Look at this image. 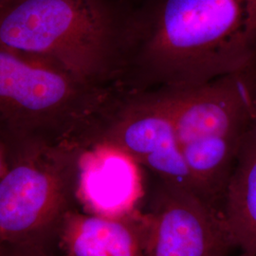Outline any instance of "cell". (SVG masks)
<instances>
[{
	"label": "cell",
	"instance_id": "obj_10",
	"mask_svg": "<svg viewBox=\"0 0 256 256\" xmlns=\"http://www.w3.org/2000/svg\"><path fill=\"white\" fill-rule=\"evenodd\" d=\"M238 250L256 256V120L242 140L221 204Z\"/></svg>",
	"mask_w": 256,
	"mask_h": 256
},
{
	"label": "cell",
	"instance_id": "obj_5",
	"mask_svg": "<svg viewBox=\"0 0 256 256\" xmlns=\"http://www.w3.org/2000/svg\"><path fill=\"white\" fill-rule=\"evenodd\" d=\"M80 146H27L9 149L0 180V250H46L56 244L64 216L79 209L76 196Z\"/></svg>",
	"mask_w": 256,
	"mask_h": 256
},
{
	"label": "cell",
	"instance_id": "obj_12",
	"mask_svg": "<svg viewBox=\"0 0 256 256\" xmlns=\"http://www.w3.org/2000/svg\"><path fill=\"white\" fill-rule=\"evenodd\" d=\"M0 256H52L46 250L32 248H4L0 250Z\"/></svg>",
	"mask_w": 256,
	"mask_h": 256
},
{
	"label": "cell",
	"instance_id": "obj_3",
	"mask_svg": "<svg viewBox=\"0 0 256 256\" xmlns=\"http://www.w3.org/2000/svg\"><path fill=\"white\" fill-rule=\"evenodd\" d=\"M118 92L0 45V138L8 149L80 144L98 128Z\"/></svg>",
	"mask_w": 256,
	"mask_h": 256
},
{
	"label": "cell",
	"instance_id": "obj_11",
	"mask_svg": "<svg viewBox=\"0 0 256 256\" xmlns=\"http://www.w3.org/2000/svg\"><path fill=\"white\" fill-rule=\"evenodd\" d=\"M238 74L247 92L248 98L256 120V58L244 70Z\"/></svg>",
	"mask_w": 256,
	"mask_h": 256
},
{
	"label": "cell",
	"instance_id": "obj_2",
	"mask_svg": "<svg viewBox=\"0 0 256 256\" xmlns=\"http://www.w3.org/2000/svg\"><path fill=\"white\" fill-rule=\"evenodd\" d=\"M133 7L128 0H12L0 7V45L93 86H116Z\"/></svg>",
	"mask_w": 256,
	"mask_h": 256
},
{
	"label": "cell",
	"instance_id": "obj_4",
	"mask_svg": "<svg viewBox=\"0 0 256 256\" xmlns=\"http://www.w3.org/2000/svg\"><path fill=\"white\" fill-rule=\"evenodd\" d=\"M167 90L185 164L202 194L221 212L239 148L254 120L240 76Z\"/></svg>",
	"mask_w": 256,
	"mask_h": 256
},
{
	"label": "cell",
	"instance_id": "obj_9",
	"mask_svg": "<svg viewBox=\"0 0 256 256\" xmlns=\"http://www.w3.org/2000/svg\"><path fill=\"white\" fill-rule=\"evenodd\" d=\"M151 218L138 210L119 218L70 210L62 220L56 245L64 256H147Z\"/></svg>",
	"mask_w": 256,
	"mask_h": 256
},
{
	"label": "cell",
	"instance_id": "obj_13",
	"mask_svg": "<svg viewBox=\"0 0 256 256\" xmlns=\"http://www.w3.org/2000/svg\"><path fill=\"white\" fill-rule=\"evenodd\" d=\"M10 165V152L7 146L0 138V180L6 174Z\"/></svg>",
	"mask_w": 256,
	"mask_h": 256
},
{
	"label": "cell",
	"instance_id": "obj_1",
	"mask_svg": "<svg viewBox=\"0 0 256 256\" xmlns=\"http://www.w3.org/2000/svg\"><path fill=\"white\" fill-rule=\"evenodd\" d=\"M256 58V0H140L117 86L183 90L240 74Z\"/></svg>",
	"mask_w": 256,
	"mask_h": 256
},
{
	"label": "cell",
	"instance_id": "obj_8",
	"mask_svg": "<svg viewBox=\"0 0 256 256\" xmlns=\"http://www.w3.org/2000/svg\"><path fill=\"white\" fill-rule=\"evenodd\" d=\"M144 170L119 147L96 138L88 140L80 146L78 155V206L84 212L108 218L140 210L148 189Z\"/></svg>",
	"mask_w": 256,
	"mask_h": 256
},
{
	"label": "cell",
	"instance_id": "obj_6",
	"mask_svg": "<svg viewBox=\"0 0 256 256\" xmlns=\"http://www.w3.org/2000/svg\"><path fill=\"white\" fill-rule=\"evenodd\" d=\"M94 138L119 147L154 176L208 200L196 186L183 158L167 90L119 88L92 138Z\"/></svg>",
	"mask_w": 256,
	"mask_h": 256
},
{
	"label": "cell",
	"instance_id": "obj_7",
	"mask_svg": "<svg viewBox=\"0 0 256 256\" xmlns=\"http://www.w3.org/2000/svg\"><path fill=\"white\" fill-rule=\"evenodd\" d=\"M147 189V256H229L238 248L220 210L198 194L154 176Z\"/></svg>",
	"mask_w": 256,
	"mask_h": 256
},
{
	"label": "cell",
	"instance_id": "obj_15",
	"mask_svg": "<svg viewBox=\"0 0 256 256\" xmlns=\"http://www.w3.org/2000/svg\"><path fill=\"white\" fill-rule=\"evenodd\" d=\"M238 256H256L254 254H247V252H241V254Z\"/></svg>",
	"mask_w": 256,
	"mask_h": 256
},
{
	"label": "cell",
	"instance_id": "obj_14",
	"mask_svg": "<svg viewBox=\"0 0 256 256\" xmlns=\"http://www.w3.org/2000/svg\"><path fill=\"white\" fill-rule=\"evenodd\" d=\"M10 1H12V0H0V7H2V6H4V5H6V4H8Z\"/></svg>",
	"mask_w": 256,
	"mask_h": 256
},
{
	"label": "cell",
	"instance_id": "obj_16",
	"mask_svg": "<svg viewBox=\"0 0 256 256\" xmlns=\"http://www.w3.org/2000/svg\"><path fill=\"white\" fill-rule=\"evenodd\" d=\"M129 2H131L133 5H135V4H137L138 2L140 1V0H128Z\"/></svg>",
	"mask_w": 256,
	"mask_h": 256
}]
</instances>
